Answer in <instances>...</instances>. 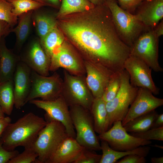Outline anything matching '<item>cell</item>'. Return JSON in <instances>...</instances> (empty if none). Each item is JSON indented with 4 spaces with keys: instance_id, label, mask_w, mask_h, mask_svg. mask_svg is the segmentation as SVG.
Returning <instances> with one entry per match:
<instances>
[{
    "instance_id": "836d02e7",
    "label": "cell",
    "mask_w": 163,
    "mask_h": 163,
    "mask_svg": "<svg viewBox=\"0 0 163 163\" xmlns=\"http://www.w3.org/2000/svg\"><path fill=\"white\" fill-rule=\"evenodd\" d=\"M94 151L85 148L74 163H99L101 155L97 154Z\"/></svg>"
},
{
    "instance_id": "f35d334b",
    "label": "cell",
    "mask_w": 163,
    "mask_h": 163,
    "mask_svg": "<svg viewBox=\"0 0 163 163\" xmlns=\"http://www.w3.org/2000/svg\"><path fill=\"white\" fill-rule=\"evenodd\" d=\"M43 4L45 6H49L52 7L59 8L61 4V0H34Z\"/></svg>"
},
{
    "instance_id": "cb8c5ba5",
    "label": "cell",
    "mask_w": 163,
    "mask_h": 163,
    "mask_svg": "<svg viewBox=\"0 0 163 163\" xmlns=\"http://www.w3.org/2000/svg\"><path fill=\"white\" fill-rule=\"evenodd\" d=\"M65 40L63 33L57 25L40 41L43 50L50 59L54 52Z\"/></svg>"
},
{
    "instance_id": "7bdbcfd3",
    "label": "cell",
    "mask_w": 163,
    "mask_h": 163,
    "mask_svg": "<svg viewBox=\"0 0 163 163\" xmlns=\"http://www.w3.org/2000/svg\"><path fill=\"white\" fill-rule=\"evenodd\" d=\"M151 162L152 163H163V157H153L152 158H151Z\"/></svg>"
},
{
    "instance_id": "b9f144b4",
    "label": "cell",
    "mask_w": 163,
    "mask_h": 163,
    "mask_svg": "<svg viewBox=\"0 0 163 163\" xmlns=\"http://www.w3.org/2000/svg\"><path fill=\"white\" fill-rule=\"evenodd\" d=\"M155 35L159 38L163 35V20H161L153 29Z\"/></svg>"
},
{
    "instance_id": "ba28073f",
    "label": "cell",
    "mask_w": 163,
    "mask_h": 163,
    "mask_svg": "<svg viewBox=\"0 0 163 163\" xmlns=\"http://www.w3.org/2000/svg\"><path fill=\"white\" fill-rule=\"evenodd\" d=\"M159 38L153 30L147 29L141 34L130 47V55L142 59L156 72L163 71L158 60Z\"/></svg>"
},
{
    "instance_id": "ee69618b",
    "label": "cell",
    "mask_w": 163,
    "mask_h": 163,
    "mask_svg": "<svg viewBox=\"0 0 163 163\" xmlns=\"http://www.w3.org/2000/svg\"><path fill=\"white\" fill-rule=\"evenodd\" d=\"M94 5H99L104 3L105 0H89Z\"/></svg>"
},
{
    "instance_id": "5bb4252c",
    "label": "cell",
    "mask_w": 163,
    "mask_h": 163,
    "mask_svg": "<svg viewBox=\"0 0 163 163\" xmlns=\"http://www.w3.org/2000/svg\"><path fill=\"white\" fill-rule=\"evenodd\" d=\"M86 75L85 82L94 98L102 97L104 91L114 74L97 64L84 61Z\"/></svg>"
},
{
    "instance_id": "30bf717a",
    "label": "cell",
    "mask_w": 163,
    "mask_h": 163,
    "mask_svg": "<svg viewBox=\"0 0 163 163\" xmlns=\"http://www.w3.org/2000/svg\"><path fill=\"white\" fill-rule=\"evenodd\" d=\"M82 59L73 46L65 40L51 56L50 71H55L62 68L72 75L84 76L85 70Z\"/></svg>"
},
{
    "instance_id": "f1b7e54d",
    "label": "cell",
    "mask_w": 163,
    "mask_h": 163,
    "mask_svg": "<svg viewBox=\"0 0 163 163\" xmlns=\"http://www.w3.org/2000/svg\"><path fill=\"white\" fill-rule=\"evenodd\" d=\"M13 6L12 12L17 17L44 6L34 0H8Z\"/></svg>"
},
{
    "instance_id": "277c9868",
    "label": "cell",
    "mask_w": 163,
    "mask_h": 163,
    "mask_svg": "<svg viewBox=\"0 0 163 163\" xmlns=\"http://www.w3.org/2000/svg\"><path fill=\"white\" fill-rule=\"evenodd\" d=\"M117 32L122 41L130 48L144 31L148 29L135 15L121 8L116 0H105Z\"/></svg>"
},
{
    "instance_id": "4dcf8cb0",
    "label": "cell",
    "mask_w": 163,
    "mask_h": 163,
    "mask_svg": "<svg viewBox=\"0 0 163 163\" xmlns=\"http://www.w3.org/2000/svg\"><path fill=\"white\" fill-rule=\"evenodd\" d=\"M13 6L8 1L0 0V20L8 23L11 27L18 23L17 17L12 12Z\"/></svg>"
},
{
    "instance_id": "2e32d148",
    "label": "cell",
    "mask_w": 163,
    "mask_h": 163,
    "mask_svg": "<svg viewBox=\"0 0 163 163\" xmlns=\"http://www.w3.org/2000/svg\"><path fill=\"white\" fill-rule=\"evenodd\" d=\"M32 70L25 63L19 61L17 64L13 78L14 106L20 109L25 104L31 86Z\"/></svg>"
},
{
    "instance_id": "5b68a950",
    "label": "cell",
    "mask_w": 163,
    "mask_h": 163,
    "mask_svg": "<svg viewBox=\"0 0 163 163\" xmlns=\"http://www.w3.org/2000/svg\"><path fill=\"white\" fill-rule=\"evenodd\" d=\"M119 90L114 98L106 102L108 115V130L117 121H122L126 116L129 106L135 98L139 88L132 85L129 76L125 69L120 73Z\"/></svg>"
},
{
    "instance_id": "8992f818",
    "label": "cell",
    "mask_w": 163,
    "mask_h": 163,
    "mask_svg": "<svg viewBox=\"0 0 163 163\" xmlns=\"http://www.w3.org/2000/svg\"><path fill=\"white\" fill-rule=\"evenodd\" d=\"M69 107L72 123L76 131V140L85 148L95 151L101 150L99 139L96 134L90 111L79 105Z\"/></svg>"
},
{
    "instance_id": "7dc6e473",
    "label": "cell",
    "mask_w": 163,
    "mask_h": 163,
    "mask_svg": "<svg viewBox=\"0 0 163 163\" xmlns=\"http://www.w3.org/2000/svg\"><path fill=\"white\" fill-rule=\"evenodd\" d=\"M7 0V1H8V0Z\"/></svg>"
},
{
    "instance_id": "9a60e30c",
    "label": "cell",
    "mask_w": 163,
    "mask_h": 163,
    "mask_svg": "<svg viewBox=\"0 0 163 163\" xmlns=\"http://www.w3.org/2000/svg\"><path fill=\"white\" fill-rule=\"evenodd\" d=\"M149 90L139 88L137 95L122 121L123 126L134 118L149 113L163 105V99L154 96Z\"/></svg>"
},
{
    "instance_id": "d590c367",
    "label": "cell",
    "mask_w": 163,
    "mask_h": 163,
    "mask_svg": "<svg viewBox=\"0 0 163 163\" xmlns=\"http://www.w3.org/2000/svg\"><path fill=\"white\" fill-rule=\"evenodd\" d=\"M19 153L16 150L9 151L3 147L0 138V163H7L8 161Z\"/></svg>"
},
{
    "instance_id": "7a4b0ae2",
    "label": "cell",
    "mask_w": 163,
    "mask_h": 163,
    "mask_svg": "<svg viewBox=\"0 0 163 163\" xmlns=\"http://www.w3.org/2000/svg\"><path fill=\"white\" fill-rule=\"evenodd\" d=\"M46 123L43 118L33 113H27L5 128L0 138L3 147L9 151L19 146L32 147Z\"/></svg>"
},
{
    "instance_id": "8d00e7d4",
    "label": "cell",
    "mask_w": 163,
    "mask_h": 163,
    "mask_svg": "<svg viewBox=\"0 0 163 163\" xmlns=\"http://www.w3.org/2000/svg\"><path fill=\"white\" fill-rule=\"evenodd\" d=\"M145 157L137 155L132 154L126 156L116 163H145Z\"/></svg>"
},
{
    "instance_id": "484cf974",
    "label": "cell",
    "mask_w": 163,
    "mask_h": 163,
    "mask_svg": "<svg viewBox=\"0 0 163 163\" xmlns=\"http://www.w3.org/2000/svg\"><path fill=\"white\" fill-rule=\"evenodd\" d=\"M32 14V11H30L19 16L17 25L11 29V32H13L16 35V46L19 50L21 49L29 34Z\"/></svg>"
},
{
    "instance_id": "ac0fdd59",
    "label": "cell",
    "mask_w": 163,
    "mask_h": 163,
    "mask_svg": "<svg viewBox=\"0 0 163 163\" xmlns=\"http://www.w3.org/2000/svg\"><path fill=\"white\" fill-rule=\"evenodd\" d=\"M22 61L37 73L44 76L49 75L50 59L43 50L40 41L35 40L31 43Z\"/></svg>"
},
{
    "instance_id": "f546056e",
    "label": "cell",
    "mask_w": 163,
    "mask_h": 163,
    "mask_svg": "<svg viewBox=\"0 0 163 163\" xmlns=\"http://www.w3.org/2000/svg\"><path fill=\"white\" fill-rule=\"evenodd\" d=\"M120 83V74H114L101 97L105 102L111 101L116 96L119 90Z\"/></svg>"
},
{
    "instance_id": "1f68e13d",
    "label": "cell",
    "mask_w": 163,
    "mask_h": 163,
    "mask_svg": "<svg viewBox=\"0 0 163 163\" xmlns=\"http://www.w3.org/2000/svg\"><path fill=\"white\" fill-rule=\"evenodd\" d=\"M38 155L32 147L24 148L21 154L9 160L7 163H36Z\"/></svg>"
},
{
    "instance_id": "d4e9b609",
    "label": "cell",
    "mask_w": 163,
    "mask_h": 163,
    "mask_svg": "<svg viewBox=\"0 0 163 163\" xmlns=\"http://www.w3.org/2000/svg\"><path fill=\"white\" fill-rule=\"evenodd\" d=\"M94 6L89 0H61L56 19L71 14L86 11Z\"/></svg>"
},
{
    "instance_id": "52a82bcc",
    "label": "cell",
    "mask_w": 163,
    "mask_h": 163,
    "mask_svg": "<svg viewBox=\"0 0 163 163\" xmlns=\"http://www.w3.org/2000/svg\"><path fill=\"white\" fill-rule=\"evenodd\" d=\"M62 96L68 105L80 106L90 110L94 99L84 76L72 75L64 71Z\"/></svg>"
},
{
    "instance_id": "4316f807",
    "label": "cell",
    "mask_w": 163,
    "mask_h": 163,
    "mask_svg": "<svg viewBox=\"0 0 163 163\" xmlns=\"http://www.w3.org/2000/svg\"><path fill=\"white\" fill-rule=\"evenodd\" d=\"M14 104L13 80L0 85V106L5 114L10 115Z\"/></svg>"
},
{
    "instance_id": "6da1fadb",
    "label": "cell",
    "mask_w": 163,
    "mask_h": 163,
    "mask_svg": "<svg viewBox=\"0 0 163 163\" xmlns=\"http://www.w3.org/2000/svg\"><path fill=\"white\" fill-rule=\"evenodd\" d=\"M65 39L84 61L101 65L119 74L130 54V48L119 37L106 4L56 19Z\"/></svg>"
},
{
    "instance_id": "60d3db41",
    "label": "cell",
    "mask_w": 163,
    "mask_h": 163,
    "mask_svg": "<svg viewBox=\"0 0 163 163\" xmlns=\"http://www.w3.org/2000/svg\"><path fill=\"white\" fill-rule=\"evenodd\" d=\"M162 127H163V114H158L154 120L151 128H157Z\"/></svg>"
},
{
    "instance_id": "44dd1931",
    "label": "cell",
    "mask_w": 163,
    "mask_h": 163,
    "mask_svg": "<svg viewBox=\"0 0 163 163\" xmlns=\"http://www.w3.org/2000/svg\"><path fill=\"white\" fill-rule=\"evenodd\" d=\"M101 149L102 151L99 163H114L121 158L132 154H137L146 157L149 154L150 147L144 145L139 146L133 150L119 151L114 150L105 141H101Z\"/></svg>"
},
{
    "instance_id": "7c38bea8",
    "label": "cell",
    "mask_w": 163,
    "mask_h": 163,
    "mask_svg": "<svg viewBox=\"0 0 163 163\" xmlns=\"http://www.w3.org/2000/svg\"><path fill=\"white\" fill-rule=\"evenodd\" d=\"M29 102L45 111V119L54 120L61 123L65 126L68 136L75 138V132L71 120L69 106L62 96L52 100L34 99Z\"/></svg>"
},
{
    "instance_id": "e0dca14e",
    "label": "cell",
    "mask_w": 163,
    "mask_h": 163,
    "mask_svg": "<svg viewBox=\"0 0 163 163\" xmlns=\"http://www.w3.org/2000/svg\"><path fill=\"white\" fill-rule=\"evenodd\" d=\"M148 29H153L163 18V0H143L134 14Z\"/></svg>"
},
{
    "instance_id": "8fae6325",
    "label": "cell",
    "mask_w": 163,
    "mask_h": 163,
    "mask_svg": "<svg viewBox=\"0 0 163 163\" xmlns=\"http://www.w3.org/2000/svg\"><path fill=\"white\" fill-rule=\"evenodd\" d=\"M98 137L101 141L106 142L113 149L119 151L131 150L152 143L151 141L142 139L129 134L120 121L114 122L110 129L99 134Z\"/></svg>"
},
{
    "instance_id": "83f0119b",
    "label": "cell",
    "mask_w": 163,
    "mask_h": 163,
    "mask_svg": "<svg viewBox=\"0 0 163 163\" xmlns=\"http://www.w3.org/2000/svg\"><path fill=\"white\" fill-rule=\"evenodd\" d=\"M34 22L40 40L57 26L56 19L50 15L37 14L34 17Z\"/></svg>"
},
{
    "instance_id": "d6986e66",
    "label": "cell",
    "mask_w": 163,
    "mask_h": 163,
    "mask_svg": "<svg viewBox=\"0 0 163 163\" xmlns=\"http://www.w3.org/2000/svg\"><path fill=\"white\" fill-rule=\"evenodd\" d=\"M85 148L75 138L68 136L60 144L49 163H74Z\"/></svg>"
},
{
    "instance_id": "7402d4cb",
    "label": "cell",
    "mask_w": 163,
    "mask_h": 163,
    "mask_svg": "<svg viewBox=\"0 0 163 163\" xmlns=\"http://www.w3.org/2000/svg\"><path fill=\"white\" fill-rule=\"evenodd\" d=\"M90 112L92 117L96 133L99 135L108 130V115L106 102L102 98H94Z\"/></svg>"
},
{
    "instance_id": "bcb514c9",
    "label": "cell",
    "mask_w": 163,
    "mask_h": 163,
    "mask_svg": "<svg viewBox=\"0 0 163 163\" xmlns=\"http://www.w3.org/2000/svg\"><path fill=\"white\" fill-rule=\"evenodd\" d=\"M154 146L161 149H163V146L158 145L155 144L154 145Z\"/></svg>"
},
{
    "instance_id": "4fadbf2b",
    "label": "cell",
    "mask_w": 163,
    "mask_h": 163,
    "mask_svg": "<svg viewBox=\"0 0 163 163\" xmlns=\"http://www.w3.org/2000/svg\"><path fill=\"white\" fill-rule=\"evenodd\" d=\"M124 69L129 76L131 84L134 86L147 89L155 95L159 94L152 76V69L140 58L130 55L125 61Z\"/></svg>"
},
{
    "instance_id": "f6af8a7d",
    "label": "cell",
    "mask_w": 163,
    "mask_h": 163,
    "mask_svg": "<svg viewBox=\"0 0 163 163\" xmlns=\"http://www.w3.org/2000/svg\"><path fill=\"white\" fill-rule=\"evenodd\" d=\"M5 113L0 106V119L5 117Z\"/></svg>"
},
{
    "instance_id": "3957f363",
    "label": "cell",
    "mask_w": 163,
    "mask_h": 163,
    "mask_svg": "<svg viewBox=\"0 0 163 163\" xmlns=\"http://www.w3.org/2000/svg\"><path fill=\"white\" fill-rule=\"evenodd\" d=\"M45 119L47 123L32 146L38 155L36 163H49L60 144L69 136L61 123L53 119Z\"/></svg>"
},
{
    "instance_id": "e575fe53",
    "label": "cell",
    "mask_w": 163,
    "mask_h": 163,
    "mask_svg": "<svg viewBox=\"0 0 163 163\" xmlns=\"http://www.w3.org/2000/svg\"><path fill=\"white\" fill-rule=\"evenodd\" d=\"M117 0L121 8L134 14L137 8L143 0Z\"/></svg>"
},
{
    "instance_id": "c3c4849f",
    "label": "cell",
    "mask_w": 163,
    "mask_h": 163,
    "mask_svg": "<svg viewBox=\"0 0 163 163\" xmlns=\"http://www.w3.org/2000/svg\"><path fill=\"white\" fill-rule=\"evenodd\" d=\"M0 84H1V83H0Z\"/></svg>"
},
{
    "instance_id": "d6a6232c",
    "label": "cell",
    "mask_w": 163,
    "mask_h": 163,
    "mask_svg": "<svg viewBox=\"0 0 163 163\" xmlns=\"http://www.w3.org/2000/svg\"><path fill=\"white\" fill-rule=\"evenodd\" d=\"M130 134L144 140L163 141V127L157 128H151L143 132L130 133Z\"/></svg>"
},
{
    "instance_id": "9c48e42d",
    "label": "cell",
    "mask_w": 163,
    "mask_h": 163,
    "mask_svg": "<svg viewBox=\"0 0 163 163\" xmlns=\"http://www.w3.org/2000/svg\"><path fill=\"white\" fill-rule=\"evenodd\" d=\"M31 86L25 104L30 101L40 97L44 101L52 100L61 95L63 80L55 72L50 76L40 75L32 70Z\"/></svg>"
},
{
    "instance_id": "603a6c76",
    "label": "cell",
    "mask_w": 163,
    "mask_h": 163,
    "mask_svg": "<svg viewBox=\"0 0 163 163\" xmlns=\"http://www.w3.org/2000/svg\"><path fill=\"white\" fill-rule=\"evenodd\" d=\"M158 113L155 110L141 115L131 120L124 126L128 132L138 133L151 128Z\"/></svg>"
},
{
    "instance_id": "ab89813d",
    "label": "cell",
    "mask_w": 163,
    "mask_h": 163,
    "mask_svg": "<svg viewBox=\"0 0 163 163\" xmlns=\"http://www.w3.org/2000/svg\"><path fill=\"white\" fill-rule=\"evenodd\" d=\"M11 121V118L9 117H5L0 119V138L5 128Z\"/></svg>"
},
{
    "instance_id": "ffe728a7",
    "label": "cell",
    "mask_w": 163,
    "mask_h": 163,
    "mask_svg": "<svg viewBox=\"0 0 163 163\" xmlns=\"http://www.w3.org/2000/svg\"><path fill=\"white\" fill-rule=\"evenodd\" d=\"M18 57L6 47L3 38L0 41V82L13 80Z\"/></svg>"
},
{
    "instance_id": "74e56055",
    "label": "cell",
    "mask_w": 163,
    "mask_h": 163,
    "mask_svg": "<svg viewBox=\"0 0 163 163\" xmlns=\"http://www.w3.org/2000/svg\"><path fill=\"white\" fill-rule=\"evenodd\" d=\"M11 28L8 23L0 20V41L4 36L11 32Z\"/></svg>"
}]
</instances>
